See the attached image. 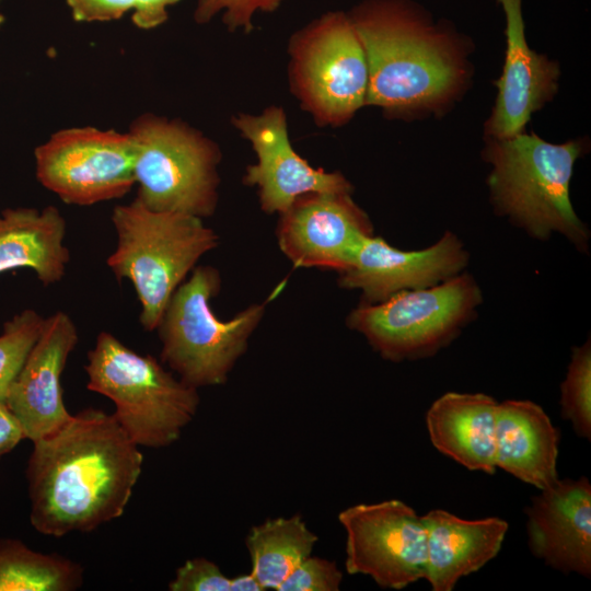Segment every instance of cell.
<instances>
[{
    "mask_svg": "<svg viewBox=\"0 0 591 591\" xmlns=\"http://www.w3.org/2000/svg\"><path fill=\"white\" fill-rule=\"evenodd\" d=\"M33 443L26 475L39 533L90 532L124 513L143 456L113 414L83 409Z\"/></svg>",
    "mask_w": 591,
    "mask_h": 591,
    "instance_id": "obj_1",
    "label": "cell"
},
{
    "mask_svg": "<svg viewBox=\"0 0 591 591\" xmlns=\"http://www.w3.org/2000/svg\"><path fill=\"white\" fill-rule=\"evenodd\" d=\"M368 65L366 105L390 114L432 109L459 90L464 68L453 40L399 0H369L349 14Z\"/></svg>",
    "mask_w": 591,
    "mask_h": 591,
    "instance_id": "obj_2",
    "label": "cell"
},
{
    "mask_svg": "<svg viewBox=\"0 0 591 591\" xmlns=\"http://www.w3.org/2000/svg\"><path fill=\"white\" fill-rule=\"evenodd\" d=\"M112 222L117 244L106 263L118 280L132 283L140 323L154 331L174 291L219 237L201 218L150 210L136 198L116 206Z\"/></svg>",
    "mask_w": 591,
    "mask_h": 591,
    "instance_id": "obj_3",
    "label": "cell"
},
{
    "mask_svg": "<svg viewBox=\"0 0 591 591\" xmlns=\"http://www.w3.org/2000/svg\"><path fill=\"white\" fill-rule=\"evenodd\" d=\"M580 153L578 141L555 144L535 134L493 138L486 155L493 165L488 185L497 209L534 237L559 233L586 250L589 232L569 195Z\"/></svg>",
    "mask_w": 591,
    "mask_h": 591,
    "instance_id": "obj_4",
    "label": "cell"
},
{
    "mask_svg": "<svg viewBox=\"0 0 591 591\" xmlns=\"http://www.w3.org/2000/svg\"><path fill=\"white\" fill-rule=\"evenodd\" d=\"M88 389L113 401V414L131 440L147 448L176 441L196 415L197 389L176 379L155 358L142 356L108 332L88 354Z\"/></svg>",
    "mask_w": 591,
    "mask_h": 591,
    "instance_id": "obj_5",
    "label": "cell"
},
{
    "mask_svg": "<svg viewBox=\"0 0 591 591\" xmlns=\"http://www.w3.org/2000/svg\"><path fill=\"white\" fill-rule=\"evenodd\" d=\"M220 286L216 268L195 267L172 294L157 327L161 360L196 389L227 381L265 314V303H255L231 320L218 318L210 302Z\"/></svg>",
    "mask_w": 591,
    "mask_h": 591,
    "instance_id": "obj_6",
    "label": "cell"
},
{
    "mask_svg": "<svg viewBox=\"0 0 591 591\" xmlns=\"http://www.w3.org/2000/svg\"><path fill=\"white\" fill-rule=\"evenodd\" d=\"M137 197L154 211L206 218L213 215L220 183L218 144L179 119L154 114L136 118L128 130Z\"/></svg>",
    "mask_w": 591,
    "mask_h": 591,
    "instance_id": "obj_7",
    "label": "cell"
},
{
    "mask_svg": "<svg viewBox=\"0 0 591 591\" xmlns=\"http://www.w3.org/2000/svg\"><path fill=\"white\" fill-rule=\"evenodd\" d=\"M482 301L475 279L461 273L432 287L363 302L349 313L347 325L386 360L420 359L455 339Z\"/></svg>",
    "mask_w": 591,
    "mask_h": 591,
    "instance_id": "obj_8",
    "label": "cell"
},
{
    "mask_svg": "<svg viewBox=\"0 0 591 591\" xmlns=\"http://www.w3.org/2000/svg\"><path fill=\"white\" fill-rule=\"evenodd\" d=\"M292 94L316 125L339 127L366 105L368 65L349 15L328 12L288 44Z\"/></svg>",
    "mask_w": 591,
    "mask_h": 591,
    "instance_id": "obj_9",
    "label": "cell"
},
{
    "mask_svg": "<svg viewBox=\"0 0 591 591\" xmlns=\"http://www.w3.org/2000/svg\"><path fill=\"white\" fill-rule=\"evenodd\" d=\"M35 161L39 183L70 205L120 198L136 184L128 132L62 129L36 148Z\"/></svg>",
    "mask_w": 591,
    "mask_h": 591,
    "instance_id": "obj_10",
    "label": "cell"
},
{
    "mask_svg": "<svg viewBox=\"0 0 591 591\" xmlns=\"http://www.w3.org/2000/svg\"><path fill=\"white\" fill-rule=\"evenodd\" d=\"M346 532L345 567L386 589L426 578L427 532L421 515L398 499L359 503L338 514Z\"/></svg>",
    "mask_w": 591,
    "mask_h": 591,
    "instance_id": "obj_11",
    "label": "cell"
},
{
    "mask_svg": "<svg viewBox=\"0 0 591 591\" xmlns=\"http://www.w3.org/2000/svg\"><path fill=\"white\" fill-rule=\"evenodd\" d=\"M231 121L255 151L257 161L247 166L243 182L257 187L265 212L281 215L310 193H351L341 173L314 169L296 152L281 106H269L259 115L239 113Z\"/></svg>",
    "mask_w": 591,
    "mask_h": 591,
    "instance_id": "obj_12",
    "label": "cell"
},
{
    "mask_svg": "<svg viewBox=\"0 0 591 591\" xmlns=\"http://www.w3.org/2000/svg\"><path fill=\"white\" fill-rule=\"evenodd\" d=\"M350 194H305L280 215L278 245L294 266L340 273L351 264L373 227Z\"/></svg>",
    "mask_w": 591,
    "mask_h": 591,
    "instance_id": "obj_13",
    "label": "cell"
},
{
    "mask_svg": "<svg viewBox=\"0 0 591 591\" xmlns=\"http://www.w3.org/2000/svg\"><path fill=\"white\" fill-rule=\"evenodd\" d=\"M467 263L468 253L452 232L418 251L398 250L373 234L338 273V283L360 290L366 303H378L403 290L436 286L461 274Z\"/></svg>",
    "mask_w": 591,
    "mask_h": 591,
    "instance_id": "obj_14",
    "label": "cell"
},
{
    "mask_svg": "<svg viewBox=\"0 0 591 591\" xmlns=\"http://www.w3.org/2000/svg\"><path fill=\"white\" fill-rule=\"evenodd\" d=\"M72 318L57 311L45 318L42 333L11 383L5 404L32 442L60 429L72 417L62 399L60 378L78 343Z\"/></svg>",
    "mask_w": 591,
    "mask_h": 591,
    "instance_id": "obj_15",
    "label": "cell"
},
{
    "mask_svg": "<svg viewBox=\"0 0 591 591\" xmlns=\"http://www.w3.org/2000/svg\"><path fill=\"white\" fill-rule=\"evenodd\" d=\"M532 554L553 569L591 575V484L557 479L524 509Z\"/></svg>",
    "mask_w": 591,
    "mask_h": 591,
    "instance_id": "obj_16",
    "label": "cell"
},
{
    "mask_svg": "<svg viewBox=\"0 0 591 591\" xmlns=\"http://www.w3.org/2000/svg\"><path fill=\"white\" fill-rule=\"evenodd\" d=\"M498 2L506 15L507 51L487 132L495 139H503L521 134L531 115L552 99L559 71L556 63L528 46L521 0Z\"/></svg>",
    "mask_w": 591,
    "mask_h": 591,
    "instance_id": "obj_17",
    "label": "cell"
},
{
    "mask_svg": "<svg viewBox=\"0 0 591 591\" xmlns=\"http://www.w3.org/2000/svg\"><path fill=\"white\" fill-rule=\"evenodd\" d=\"M427 532L426 578L433 591H451L500 552L509 524L498 517L467 520L433 509L421 515Z\"/></svg>",
    "mask_w": 591,
    "mask_h": 591,
    "instance_id": "obj_18",
    "label": "cell"
},
{
    "mask_svg": "<svg viewBox=\"0 0 591 591\" xmlns=\"http://www.w3.org/2000/svg\"><path fill=\"white\" fill-rule=\"evenodd\" d=\"M495 439L496 467L540 490L558 479L560 432L536 403H498Z\"/></svg>",
    "mask_w": 591,
    "mask_h": 591,
    "instance_id": "obj_19",
    "label": "cell"
},
{
    "mask_svg": "<svg viewBox=\"0 0 591 591\" xmlns=\"http://www.w3.org/2000/svg\"><path fill=\"white\" fill-rule=\"evenodd\" d=\"M498 402L484 393L448 392L426 414L432 445L470 471L496 472Z\"/></svg>",
    "mask_w": 591,
    "mask_h": 591,
    "instance_id": "obj_20",
    "label": "cell"
},
{
    "mask_svg": "<svg viewBox=\"0 0 591 591\" xmlns=\"http://www.w3.org/2000/svg\"><path fill=\"white\" fill-rule=\"evenodd\" d=\"M66 220L55 206L8 208L0 212V274L30 268L45 286L62 279L70 252Z\"/></svg>",
    "mask_w": 591,
    "mask_h": 591,
    "instance_id": "obj_21",
    "label": "cell"
},
{
    "mask_svg": "<svg viewBox=\"0 0 591 591\" xmlns=\"http://www.w3.org/2000/svg\"><path fill=\"white\" fill-rule=\"evenodd\" d=\"M317 540L300 515L270 519L253 526L246 537L251 572L265 590H277L311 555Z\"/></svg>",
    "mask_w": 591,
    "mask_h": 591,
    "instance_id": "obj_22",
    "label": "cell"
},
{
    "mask_svg": "<svg viewBox=\"0 0 591 591\" xmlns=\"http://www.w3.org/2000/svg\"><path fill=\"white\" fill-rule=\"evenodd\" d=\"M83 582L82 567L57 554L0 541V591H71Z\"/></svg>",
    "mask_w": 591,
    "mask_h": 591,
    "instance_id": "obj_23",
    "label": "cell"
},
{
    "mask_svg": "<svg viewBox=\"0 0 591 591\" xmlns=\"http://www.w3.org/2000/svg\"><path fill=\"white\" fill-rule=\"evenodd\" d=\"M560 413L580 438H591V347L590 340L575 347L565 380L560 384Z\"/></svg>",
    "mask_w": 591,
    "mask_h": 591,
    "instance_id": "obj_24",
    "label": "cell"
},
{
    "mask_svg": "<svg viewBox=\"0 0 591 591\" xmlns=\"http://www.w3.org/2000/svg\"><path fill=\"white\" fill-rule=\"evenodd\" d=\"M44 322L42 315L27 309L4 323L0 335V402L5 401L11 383L42 333Z\"/></svg>",
    "mask_w": 591,
    "mask_h": 591,
    "instance_id": "obj_25",
    "label": "cell"
},
{
    "mask_svg": "<svg viewBox=\"0 0 591 591\" xmlns=\"http://www.w3.org/2000/svg\"><path fill=\"white\" fill-rule=\"evenodd\" d=\"M283 0H198L194 19L198 24H205L220 11L224 10L222 22L228 30L234 32L243 30L253 31L252 18L258 10L264 12L276 11Z\"/></svg>",
    "mask_w": 591,
    "mask_h": 591,
    "instance_id": "obj_26",
    "label": "cell"
},
{
    "mask_svg": "<svg viewBox=\"0 0 591 591\" xmlns=\"http://www.w3.org/2000/svg\"><path fill=\"white\" fill-rule=\"evenodd\" d=\"M343 572L332 560L312 557L302 560L281 582L278 591H337Z\"/></svg>",
    "mask_w": 591,
    "mask_h": 591,
    "instance_id": "obj_27",
    "label": "cell"
},
{
    "mask_svg": "<svg viewBox=\"0 0 591 591\" xmlns=\"http://www.w3.org/2000/svg\"><path fill=\"white\" fill-rule=\"evenodd\" d=\"M171 591H230V578L206 558L185 561L170 582Z\"/></svg>",
    "mask_w": 591,
    "mask_h": 591,
    "instance_id": "obj_28",
    "label": "cell"
},
{
    "mask_svg": "<svg viewBox=\"0 0 591 591\" xmlns=\"http://www.w3.org/2000/svg\"><path fill=\"white\" fill-rule=\"evenodd\" d=\"M76 22H109L134 10L136 0H66Z\"/></svg>",
    "mask_w": 591,
    "mask_h": 591,
    "instance_id": "obj_29",
    "label": "cell"
},
{
    "mask_svg": "<svg viewBox=\"0 0 591 591\" xmlns=\"http://www.w3.org/2000/svg\"><path fill=\"white\" fill-rule=\"evenodd\" d=\"M181 0H136L131 21L141 30H151L167 20V7Z\"/></svg>",
    "mask_w": 591,
    "mask_h": 591,
    "instance_id": "obj_30",
    "label": "cell"
},
{
    "mask_svg": "<svg viewBox=\"0 0 591 591\" xmlns=\"http://www.w3.org/2000/svg\"><path fill=\"white\" fill-rule=\"evenodd\" d=\"M25 439L21 424L5 402H0V456L13 450Z\"/></svg>",
    "mask_w": 591,
    "mask_h": 591,
    "instance_id": "obj_31",
    "label": "cell"
},
{
    "mask_svg": "<svg viewBox=\"0 0 591 591\" xmlns=\"http://www.w3.org/2000/svg\"><path fill=\"white\" fill-rule=\"evenodd\" d=\"M265 590L256 577L250 572L230 578V591H262Z\"/></svg>",
    "mask_w": 591,
    "mask_h": 591,
    "instance_id": "obj_32",
    "label": "cell"
},
{
    "mask_svg": "<svg viewBox=\"0 0 591 591\" xmlns=\"http://www.w3.org/2000/svg\"><path fill=\"white\" fill-rule=\"evenodd\" d=\"M3 22H4V15L0 12V26L3 24Z\"/></svg>",
    "mask_w": 591,
    "mask_h": 591,
    "instance_id": "obj_33",
    "label": "cell"
}]
</instances>
